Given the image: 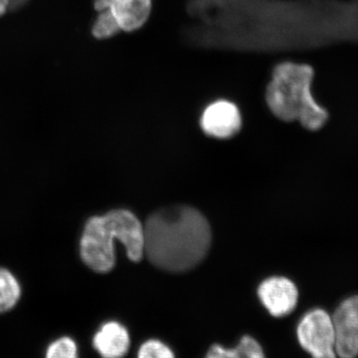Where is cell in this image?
<instances>
[{"label": "cell", "mask_w": 358, "mask_h": 358, "mask_svg": "<svg viewBox=\"0 0 358 358\" xmlns=\"http://www.w3.org/2000/svg\"><path fill=\"white\" fill-rule=\"evenodd\" d=\"M211 241L208 221L193 207L160 209L143 224V256L166 272L183 273L196 267L208 253Z\"/></svg>", "instance_id": "6da1fadb"}, {"label": "cell", "mask_w": 358, "mask_h": 358, "mask_svg": "<svg viewBox=\"0 0 358 358\" xmlns=\"http://www.w3.org/2000/svg\"><path fill=\"white\" fill-rule=\"evenodd\" d=\"M115 240L121 241L133 262L143 257V225L128 209H114L90 217L80 239V257L99 274H107L115 265Z\"/></svg>", "instance_id": "7a4b0ae2"}, {"label": "cell", "mask_w": 358, "mask_h": 358, "mask_svg": "<svg viewBox=\"0 0 358 358\" xmlns=\"http://www.w3.org/2000/svg\"><path fill=\"white\" fill-rule=\"evenodd\" d=\"M315 71L310 65L284 62L275 66L266 89V103L278 119L299 122L317 131L327 124L329 113L313 98Z\"/></svg>", "instance_id": "3957f363"}, {"label": "cell", "mask_w": 358, "mask_h": 358, "mask_svg": "<svg viewBox=\"0 0 358 358\" xmlns=\"http://www.w3.org/2000/svg\"><path fill=\"white\" fill-rule=\"evenodd\" d=\"M299 345L313 358H338L333 317L322 308H313L296 327Z\"/></svg>", "instance_id": "277c9868"}, {"label": "cell", "mask_w": 358, "mask_h": 358, "mask_svg": "<svg viewBox=\"0 0 358 358\" xmlns=\"http://www.w3.org/2000/svg\"><path fill=\"white\" fill-rule=\"evenodd\" d=\"M336 352L339 358L358 357V294L339 303L333 317Z\"/></svg>", "instance_id": "5b68a950"}, {"label": "cell", "mask_w": 358, "mask_h": 358, "mask_svg": "<svg viewBox=\"0 0 358 358\" xmlns=\"http://www.w3.org/2000/svg\"><path fill=\"white\" fill-rule=\"evenodd\" d=\"M258 296L264 308L272 317L281 319L296 310L299 289L288 278L272 277L259 286Z\"/></svg>", "instance_id": "8992f818"}, {"label": "cell", "mask_w": 358, "mask_h": 358, "mask_svg": "<svg viewBox=\"0 0 358 358\" xmlns=\"http://www.w3.org/2000/svg\"><path fill=\"white\" fill-rule=\"evenodd\" d=\"M200 126L207 136L226 140L236 136L241 129V113L229 101H216L204 110Z\"/></svg>", "instance_id": "52a82bcc"}, {"label": "cell", "mask_w": 358, "mask_h": 358, "mask_svg": "<svg viewBox=\"0 0 358 358\" xmlns=\"http://www.w3.org/2000/svg\"><path fill=\"white\" fill-rule=\"evenodd\" d=\"M92 346L101 358H124L131 350V334L122 322L108 320L93 334Z\"/></svg>", "instance_id": "ba28073f"}, {"label": "cell", "mask_w": 358, "mask_h": 358, "mask_svg": "<svg viewBox=\"0 0 358 358\" xmlns=\"http://www.w3.org/2000/svg\"><path fill=\"white\" fill-rule=\"evenodd\" d=\"M152 0H110L109 9L122 31L133 32L147 23Z\"/></svg>", "instance_id": "9c48e42d"}, {"label": "cell", "mask_w": 358, "mask_h": 358, "mask_svg": "<svg viewBox=\"0 0 358 358\" xmlns=\"http://www.w3.org/2000/svg\"><path fill=\"white\" fill-rule=\"evenodd\" d=\"M206 358H267L263 345L253 336H242L234 348L214 343L207 350Z\"/></svg>", "instance_id": "30bf717a"}, {"label": "cell", "mask_w": 358, "mask_h": 358, "mask_svg": "<svg viewBox=\"0 0 358 358\" xmlns=\"http://www.w3.org/2000/svg\"><path fill=\"white\" fill-rule=\"evenodd\" d=\"M21 286L15 275L7 270L0 268V315L10 312L20 301Z\"/></svg>", "instance_id": "8fae6325"}, {"label": "cell", "mask_w": 358, "mask_h": 358, "mask_svg": "<svg viewBox=\"0 0 358 358\" xmlns=\"http://www.w3.org/2000/svg\"><path fill=\"white\" fill-rule=\"evenodd\" d=\"M44 358H80L79 345L72 336H59L47 345Z\"/></svg>", "instance_id": "7c38bea8"}, {"label": "cell", "mask_w": 358, "mask_h": 358, "mask_svg": "<svg viewBox=\"0 0 358 358\" xmlns=\"http://www.w3.org/2000/svg\"><path fill=\"white\" fill-rule=\"evenodd\" d=\"M136 358H176L173 348L159 338H150L138 346Z\"/></svg>", "instance_id": "4fadbf2b"}, {"label": "cell", "mask_w": 358, "mask_h": 358, "mask_svg": "<svg viewBox=\"0 0 358 358\" xmlns=\"http://www.w3.org/2000/svg\"><path fill=\"white\" fill-rule=\"evenodd\" d=\"M120 31L121 28L110 9L101 11L100 15L96 18L95 24L93 26L94 36L99 39H107L115 36Z\"/></svg>", "instance_id": "5bb4252c"}, {"label": "cell", "mask_w": 358, "mask_h": 358, "mask_svg": "<svg viewBox=\"0 0 358 358\" xmlns=\"http://www.w3.org/2000/svg\"><path fill=\"white\" fill-rule=\"evenodd\" d=\"M110 0H95V8L99 13L109 9Z\"/></svg>", "instance_id": "9a60e30c"}, {"label": "cell", "mask_w": 358, "mask_h": 358, "mask_svg": "<svg viewBox=\"0 0 358 358\" xmlns=\"http://www.w3.org/2000/svg\"><path fill=\"white\" fill-rule=\"evenodd\" d=\"M26 1H27V0H8V8H20Z\"/></svg>", "instance_id": "2e32d148"}, {"label": "cell", "mask_w": 358, "mask_h": 358, "mask_svg": "<svg viewBox=\"0 0 358 358\" xmlns=\"http://www.w3.org/2000/svg\"><path fill=\"white\" fill-rule=\"evenodd\" d=\"M8 8V0H0V16L3 15Z\"/></svg>", "instance_id": "e0dca14e"}, {"label": "cell", "mask_w": 358, "mask_h": 358, "mask_svg": "<svg viewBox=\"0 0 358 358\" xmlns=\"http://www.w3.org/2000/svg\"><path fill=\"white\" fill-rule=\"evenodd\" d=\"M205 358V357H204Z\"/></svg>", "instance_id": "ac0fdd59"}]
</instances>
